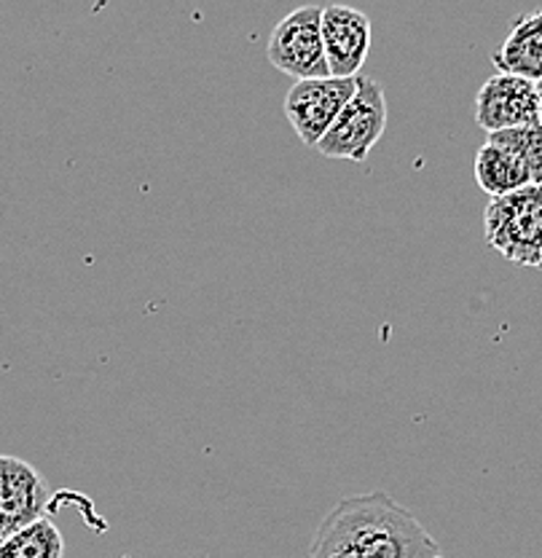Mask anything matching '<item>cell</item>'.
<instances>
[{"label": "cell", "mask_w": 542, "mask_h": 558, "mask_svg": "<svg viewBox=\"0 0 542 558\" xmlns=\"http://www.w3.org/2000/svg\"><path fill=\"white\" fill-rule=\"evenodd\" d=\"M309 558H441L422 521L389 494H354L330 508Z\"/></svg>", "instance_id": "6da1fadb"}, {"label": "cell", "mask_w": 542, "mask_h": 558, "mask_svg": "<svg viewBox=\"0 0 542 558\" xmlns=\"http://www.w3.org/2000/svg\"><path fill=\"white\" fill-rule=\"evenodd\" d=\"M483 236L510 264L542 269V185L489 199L483 209Z\"/></svg>", "instance_id": "7a4b0ae2"}, {"label": "cell", "mask_w": 542, "mask_h": 558, "mask_svg": "<svg viewBox=\"0 0 542 558\" xmlns=\"http://www.w3.org/2000/svg\"><path fill=\"white\" fill-rule=\"evenodd\" d=\"M384 130H387V100L382 84L369 75H360L354 97L314 150L325 159L365 161Z\"/></svg>", "instance_id": "3957f363"}, {"label": "cell", "mask_w": 542, "mask_h": 558, "mask_svg": "<svg viewBox=\"0 0 542 558\" xmlns=\"http://www.w3.org/2000/svg\"><path fill=\"white\" fill-rule=\"evenodd\" d=\"M269 62L279 73L296 81L328 78V60L323 46V9L301 5L277 22L266 46Z\"/></svg>", "instance_id": "277c9868"}, {"label": "cell", "mask_w": 542, "mask_h": 558, "mask_svg": "<svg viewBox=\"0 0 542 558\" xmlns=\"http://www.w3.org/2000/svg\"><path fill=\"white\" fill-rule=\"evenodd\" d=\"M358 78H312L296 81L285 97V119L293 126L306 148H317V143L328 135L334 121L347 108L358 92Z\"/></svg>", "instance_id": "5b68a950"}, {"label": "cell", "mask_w": 542, "mask_h": 558, "mask_svg": "<svg viewBox=\"0 0 542 558\" xmlns=\"http://www.w3.org/2000/svg\"><path fill=\"white\" fill-rule=\"evenodd\" d=\"M540 102L532 81L518 75L494 73L481 84L475 95V124L486 135L538 124Z\"/></svg>", "instance_id": "8992f818"}, {"label": "cell", "mask_w": 542, "mask_h": 558, "mask_svg": "<svg viewBox=\"0 0 542 558\" xmlns=\"http://www.w3.org/2000/svg\"><path fill=\"white\" fill-rule=\"evenodd\" d=\"M51 492L38 470L20 457L0 453V532L11 537L33 521L44 519Z\"/></svg>", "instance_id": "52a82bcc"}, {"label": "cell", "mask_w": 542, "mask_h": 558, "mask_svg": "<svg viewBox=\"0 0 542 558\" xmlns=\"http://www.w3.org/2000/svg\"><path fill=\"white\" fill-rule=\"evenodd\" d=\"M373 27L369 14L352 5H325L323 46L328 70L334 78H358L371 51Z\"/></svg>", "instance_id": "ba28073f"}, {"label": "cell", "mask_w": 542, "mask_h": 558, "mask_svg": "<svg viewBox=\"0 0 542 558\" xmlns=\"http://www.w3.org/2000/svg\"><path fill=\"white\" fill-rule=\"evenodd\" d=\"M497 73L518 75L532 84L542 81V11L521 14L513 22L503 46L492 54Z\"/></svg>", "instance_id": "9c48e42d"}, {"label": "cell", "mask_w": 542, "mask_h": 558, "mask_svg": "<svg viewBox=\"0 0 542 558\" xmlns=\"http://www.w3.org/2000/svg\"><path fill=\"white\" fill-rule=\"evenodd\" d=\"M473 170L475 183L492 199H499V196L516 194V191L527 189V185H534L532 174L523 167V161L518 156H513L510 150L489 143V140L478 148Z\"/></svg>", "instance_id": "30bf717a"}, {"label": "cell", "mask_w": 542, "mask_h": 558, "mask_svg": "<svg viewBox=\"0 0 542 558\" xmlns=\"http://www.w3.org/2000/svg\"><path fill=\"white\" fill-rule=\"evenodd\" d=\"M65 539L51 519H38L0 543V558H62Z\"/></svg>", "instance_id": "8fae6325"}, {"label": "cell", "mask_w": 542, "mask_h": 558, "mask_svg": "<svg viewBox=\"0 0 542 558\" xmlns=\"http://www.w3.org/2000/svg\"><path fill=\"white\" fill-rule=\"evenodd\" d=\"M489 143L499 145V148L510 150L513 156L523 161L529 174H532V183L542 185V124H529L518 126V130L497 132V135H489Z\"/></svg>", "instance_id": "7c38bea8"}, {"label": "cell", "mask_w": 542, "mask_h": 558, "mask_svg": "<svg viewBox=\"0 0 542 558\" xmlns=\"http://www.w3.org/2000/svg\"><path fill=\"white\" fill-rule=\"evenodd\" d=\"M534 89H538V102H540V124H542V81L534 84Z\"/></svg>", "instance_id": "4fadbf2b"}, {"label": "cell", "mask_w": 542, "mask_h": 558, "mask_svg": "<svg viewBox=\"0 0 542 558\" xmlns=\"http://www.w3.org/2000/svg\"><path fill=\"white\" fill-rule=\"evenodd\" d=\"M3 539H5V537H3V532H0V543H3Z\"/></svg>", "instance_id": "5bb4252c"}, {"label": "cell", "mask_w": 542, "mask_h": 558, "mask_svg": "<svg viewBox=\"0 0 542 558\" xmlns=\"http://www.w3.org/2000/svg\"><path fill=\"white\" fill-rule=\"evenodd\" d=\"M441 558H443V556H441Z\"/></svg>", "instance_id": "9a60e30c"}]
</instances>
